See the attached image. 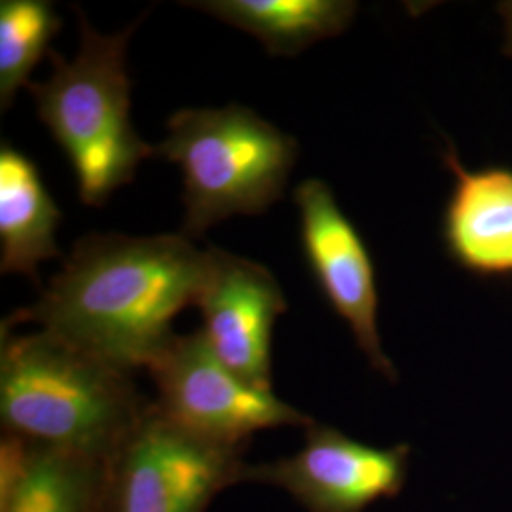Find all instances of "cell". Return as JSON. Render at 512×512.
I'll return each instance as SVG.
<instances>
[{
  "instance_id": "5b68a950",
  "label": "cell",
  "mask_w": 512,
  "mask_h": 512,
  "mask_svg": "<svg viewBox=\"0 0 512 512\" xmlns=\"http://www.w3.org/2000/svg\"><path fill=\"white\" fill-rule=\"evenodd\" d=\"M243 454L186 433L148 403L107 461L103 512H205L241 482Z\"/></svg>"
},
{
  "instance_id": "30bf717a",
  "label": "cell",
  "mask_w": 512,
  "mask_h": 512,
  "mask_svg": "<svg viewBox=\"0 0 512 512\" xmlns=\"http://www.w3.org/2000/svg\"><path fill=\"white\" fill-rule=\"evenodd\" d=\"M442 160L456 179L442 219L448 255L471 274L512 277L511 167L469 169L452 145Z\"/></svg>"
},
{
  "instance_id": "9c48e42d",
  "label": "cell",
  "mask_w": 512,
  "mask_h": 512,
  "mask_svg": "<svg viewBox=\"0 0 512 512\" xmlns=\"http://www.w3.org/2000/svg\"><path fill=\"white\" fill-rule=\"evenodd\" d=\"M209 270L196 306L215 355L239 378L272 391V336L287 311L283 289L262 264L209 247Z\"/></svg>"
},
{
  "instance_id": "7c38bea8",
  "label": "cell",
  "mask_w": 512,
  "mask_h": 512,
  "mask_svg": "<svg viewBox=\"0 0 512 512\" xmlns=\"http://www.w3.org/2000/svg\"><path fill=\"white\" fill-rule=\"evenodd\" d=\"M61 211L37 164L10 143L0 147V272L40 285L38 264L59 258L55 232Z\"/></svg>"
},
{
  "instance_id": "3957f363",
  "label": "cell",
  "mask_w": 512,
  "mask_h": 512,
  "mask_svg": "<svg viewBox=\"0 0 512 512\" xmlns=\"http://www.w3.org/2000/svg\"><path fill=\"white\" fill-rule=\"evenodd\" d=\"M80 46L73 59L50 52L54 65L44 82H31L40 122L73 167L80 202L103 207L133 181L139 164L156 156L131 124L128 42L139 21L114 35L99 33L76 8Z\"/></svg>"
},
{
  "instance_id": "4fadbf2b",
  "label": "cell",
  "mask_w": 512,
  "mask_h": 512,
  "mask_svg": "<svg viewBox=\"0 0 512 512\" xmlns=\"http://www.w3.org/2000/svg\"><path fill=\"white\" fill-rule=\"evenodd\" d=\"M262 42L270 55H296L342 35L357 14L353 0H200L183 2Z\"/></svg>"
},
{
  "instance_id": "7a4b0ae2",
  "label": "cell",
  "mask_w": 512,
  "mask_h": 512,
  "mask_svg": "<svg viewBox=\"0 0 512 512\" xmlns=\"http://www.w3.org/2000/svg\"><path fill=\"white\" fill-rule=\"evenodd\" d=\"M147 406L133 372L46 330H0L2 433L109 461Z\"/></svg>"
},
{
  "instance_id": "277c9868",
  "label": "cell",
  "mask_w": 512,
  "mask_h": 512,
  "mask_svg": "<svg viewBox=\"0 0 512 512\" xmlns=\"http://www.w3.org/2000/svg\"><path fill=\"white\" fill-rule=\"evenodd\" d=\"M156 156L183 171L184 238H202L234 215H262L283 198L298 143L238 103L181 109Z\"/></svg>"
},
{
  "instance_id": "6da1fadb",
  "label": "cell",
  "mask_w": 512,
  "mask_h": 512,
  "mask_svg": "<svg viewBox=\"0 0 512 512\" xmlns=\"http://www.w3.org/2000/svg\"><path fill=\"white\" fill-rule=\"evenodd\" d=\"M209 251L179 236L90 234L74 243L33 306L2 325L37 323L110 365L148 368L171 342L173 319L196 306Z\"/></svg>"
},
{
  "instance_id": "5bb4252c",
  "label": "cell",
  "mask_w": 512,
  "mask_h": 512,
  "mask_svg": "<svg viewBox=\"0 0 512 512\" xmlns=\"http://www.w3.org/2000/svg\"><path fill=\"white\" fill-rule=\"evenodd\" d=\"M61 29V18L48 0L0 2V107L10 109L21 88L31 84L40 59Z\"/></svg>"
},
{
  "instance_id": "9a60e30c",
  "label": "cell",
  "mask_w": 512,
  "mask_h": 512,
  "mask_svg": "<svg viewBox=\"0 0 512 512\" xmlns=\"http://www.w3.org/2000/svg\"><path fill=\"white\" fill-rule=\"evenodd\" d=\"M497 14L503 21V54L512 57V0L499 2Z\"/></svg>"
},
{
  "instance_id": "52a82bcc",
  "label": "cell",
  "mask_w": 512,
  "mask_h": 512,
  "mask_svg": "<svg viewBox=\"0 0 512 512\" xmlns=\"http://www.w3.org/2000/svg\"><path fill=\"white\" fill-rule=\"evenodd\" d=\"M412 450L399 442L372 446L313 421L302 448L270 463H245L241 482L275 486L308 512H366L403 492Z\"/></svg>"
},
{
  "instance_id": "8fae6325",
  "label": "cell",
  "mask_w": 512,
  "mask_h": 512,
  "mask_svg": "<svg viewBox=\"0 0 512 512\" xmlns=\"http://www.w3.org/2000/svg\"><path fill=\"white\" fill-rule=\"evenodd\" d=\"M107 461L2 433L0 512H103Z\"/></svg>"
},
{
  "instance_id": "8992f818",
  "label": "cell",
  "mask_w": 512,
  "mask_h": 512,
  "mask_svg": "<svg viewBox=\"0 0 512 512\" xmlns=\"http://www.w3.org/2000/svg\"><path fill=\"white\" fill-rule=\"evenodd\" d=\"M147 370L158 393L154 406L198 439L247 450L258 431L313 423L274 391L239 378L215 355L202 329L175 334Z\"/></svg>"
},
{
  "instance_id": "ba28073f",
  "label": "cell",
  "mask_w": 512,
  "mask_h": 512,
  "mask_svg": "<svg viewBox=\"0 0 512 512\" xmlns=\"http://www.w3.org/2000/svg\"><path fill=\"white\" fill-rule=\"evenodd\" d=\"M293 200L302 251L317 287L348 325L370 368L395 384L399 372L382 346L376 270L365 241L340 209L329 184L321 179L302 181Z\"/></svg>"
}]
</instances>
